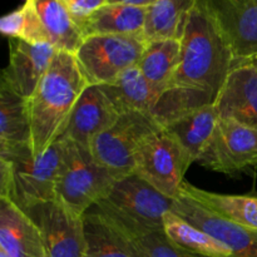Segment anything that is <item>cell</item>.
<instances>
[{"label":"cell","instance_id":"17","mask_svg":"<svg viewBox=\"0 0 257 257\" xmlns=\"http://www.w3.org/2000/svg\"><path fill=\"white\" fill-rule=\"evenodd\" d=\"M27 148H32L28 99L0 80V158L9 160Z\"/></svg>","mask_w":257,"mask_h":257},{"label":"cell","instance_id":"32","mask_svg":"<svg viewBox=\"0 0 257 257\" xmlns=\"http://www.w3.org/2000/svg\"><path fill=\"white\" fill-rule=\"evenodd\" d=\"M256 64H257V60H256Z\"/></svg>","mask_w":257,"mask_h":257},{"label":"cell","instance_id":"25","mask_svg":"<svg viewBox=\"0 0 257 257\" xmlns=\"http://www.w3.org/2000/svg\"><path fill=\"white\" fill-rule=\"evenodd\" d=\"M163 231L172 242L196 255L206 257H232L230 248L206 231L168 211L163 217Z\"/></svg>","mask_w":257,"mask_h":257},{"label":"cell","instance_id":"28","mask_svg":"<svg viewBox=\"0 0 257 257\" xmlns=\"http://www.w3.org/2000/svg\"><path fill=\"white\" fill-rule=\"evenodd\" d=\"M24 27L25 15L23 7L4 15L0 20V32L9 39H22Z\"/></svg>","mask_w":257,"mask_h":257},{"label":"cell","instance_id":"8","mask_svg":"<svg viewBox=\"0 0 257 257\" xmlns=\"http://www.w3.org/2000/svg\"><path fill=\"white\" fill-rule=\"evenodd\" d=\"M195 162L186 148L163 128L148 138L136 158L135 175L162 195L176 200L186 172Z\"/></svg>","mask_w":257,"mask_h":257},{"label":"cell","instance_id":"15","mask_svg":"<svg viewBox=\"0 0 257 257\" xmlns=\"http://www.w3.org/2000/svg\"><path fill=\"white\" fill-rule=\"evenodd\" d=\"M220 118L257 130V64H236L215 102Z\"/></svg>","mask_w":257,"mask_h":257},{"label":"cell","instance_id":"21","mask_svg":"<svg viewBox=\"0 0 257 257\" xmlns=\"http://www.w3.org/2000/svg\"><path fill=\"white\" fill-rule=\"evenodd\" d=\"M147 7L108 4L95 10L80 24L83 35H145Z\"/></svg>","mask_w":257,"mask_h":257},{"label":"cell","instance_id":"22","mask_svg":"<svg viewBox=\"0 0 257 257\" xmlns=\"http://www.w3.org/2000/svg\"><path fill=\"white\" fill-rule=\"evenodd\" d=\"M30 4L38 19L58 50L74 54L84 35L65 5L64 0H25Z\"/></svg>","mask_w":257,"mask_h":257},{"label":"cell","instance_id":"3","mask_svg":"<svg viewBox=\"0 0 257 257\" xmlns=\"http://www.w3.org/2000/svg\"><path fill=\"white\" fill-rule=\"evenodd\" d=\"M173 202L133 173L118 180L109 195L90 210L118 232H146L163 230V217Z\"/></svg>","mask_w":257,"mask_h":257},{"label":"cell","instance_id":"30","mask_svg":"<svg viewBox=\"0 0 257 257\" xmlns=\"http://www.w3.org/2000/svg\"><path fill=\"white\" fill-rule=\"evenodd\" d=\"M152 0H105L108 4H128L136 7H148Z\"/></svg>","mask_w":257,"mask_h":257},{"label":"cell","instance_id":"4","mask_svg":"<svg viewBox=\"0 0 257 257\" xmlns=\"http://www.w3.org/2000/svg\"><path fill=\"white\" fill-rule=\"evenodd\" d=\"M118 178L94 160L89 148L64 141L57 198L78 215L104 200Z\"/></svg>","mask_w":257,"mask_h":257},{"label":"cell","instance_id":"1","mask_svg":"<svg viewBox=\"0 0 257 257\" xmlns=\"http://www.w3.org/2000/svg\"><path fill=\"white\" fill-rule=\"evenodd\" d=\"M181 42L180 67L152 113L163 127L183 113L215 104L228 74L237 64L198 2L188 14Z\"/></svg>","mask_w":257,"mask_h":257},{"label":"cell","instance_id":"7","mask_svg":"<svg viewBox=\"0 0 257 257\" xmlns=\"http://www.w3.org/2000/svg\"><path fill=\"white\" fill-rule=\"evenodd\" d=\"M63 155L64 141L59 140L39 155H34L32 148H27L7 160L13 171L12 201L23 211L28 212L57 198Z\"/></svg>","mask_w":257,"mask_h":257},{"label":"cell","instance_id":"18","mask_svg":"<svg viewBox=\"0 0 257 257\" xmlns=\"http://www.w3.org/2000/svg\"><path fill=\"white\" fill-rule=\"evenodd\" d=\"M118 113L143 112L152 114L161 94L152 87L138 65L128 68L114 82L99 85Z\"/></svg>","mask_w":257,"mask_h":257},{"label":"cell","instance_id":"6","mask_svg":"<svg viewBox=\"0 0 257 257\" xmlns=\"http://www.w3.org/2000/svg\"><path fill=\"white\" fill-rule=\"evenodd\" d=\"M148 40L140 35H89L74 53L78 65L90 85L112 83L128 68L137 65Z\"/></svg>","mask_w":257,"mask_h":257},{"label":"cell","instance_id":"27","mask_svg":"<svg viewBox=\"0 0 257 257\" xmlns=\"http://www.w3.org/2000/svg\"><path fill=\"white\" fill-rule=\"evenodd\" d=\"M119 235L125 238L136 257H206L181 248L167 237L163 230Z\"/></svg>","mask_w":257,"mask_h":257},{"label":"cell","instance_id":"20","mask_svg":"<svg viewBox=\"0 0 257 257\" xmlns=\"http://www.w3.org/2000/svg\"><path fill=\"white\" fill-rule=\"evenodd\" d=\"M220 122V114L215 104H208L178 115L165 125V130L172 135L186 148L195 162L207 148Z\"/></svg>","mask_w":257,"mask_h":257},{"label":"cell","instance_id":"12","mask_svg":"<svg viewBox=\"0 0 257 257\" xmlns=\"http://www.w3.org/2000/svg\"><path fill=\"white\" fill-rule=\"evenodd\" d=\"M171 211L227 246L232 257H257V231L236 225L181 193Z\"/></svg>","mask_w":257,"mask_h":257},{"label":"cell","instance_id":"23","mask_svg":"<svg viewBox=\"0 0 257 257\" xmlns=\"http://www.w3.org/2000/svg\"><path fill=\"white\" fill-rule=\"evenodd\" d=\"M182 55L181 39L151 40L146 47L138 67L161 95L171 87Z\"/></svg>","mask_w":257,"mask_h":257},{"label":"cell","instance_id":"9","mask_svg":"<svg viewBox=\"0 0 257 257\" xmlns=\"http://www.w3.org/2000/svg\"><path fill=\"white\" fill-rule=\"evenodd\" d=\"M197 163L213 172L237 177L257 167V130L220 118L207 148Z\"/></svg>","mask_w":257,"mask_h":257},{"label":"cell","instance_id":"16","mask_svg":"<svg viewBox=\"0 0 257 257\" xmlns=\"http://www.w3.org/2000/svg\"><path fill=\"white\" fill-rule=\"evenodd\" d=\"M0 251L9 257H47L35 221L14 201L0 197Z\"/></svg>","mask_w":257,"mask_h":257},{"label":"cell","instance_id":"2","mask_svg":"<svg viewBox=\"0 0 257 257\" xmlns=\"http://www.w3.org/2000/svg\"><path fill=\"white\" fill-rule=\"evenodd\" d=\"M88 85L75 55L58 50L49 70L28 99L34 155L43 153L59 140Z\"/></svg>","mask_w":257,"mask_h":257},{"label":"cell","instance_id":"24","mask_svg":"<svg viewBox=\"0 0 257 257\" xmlns=\"http://www.w3.org/2000/svg\"><path fill=\"white\" fill-rule=\"evenodd\" d=\"M198 0H152L147 7L145 37L148 42L181 39L188 14Z\"/></svg>","mask_w":257,"mask_h":257},{"label":"cell","instance_id":"31","mask_svg":"<svg viewBox=\"0 0 257 257\" xmlns=\"http://www.w3.org/2000/svg\"><path fill=\"white\" fill-rule=\"evenodd\" d=\"M0 257H9V256H8L5 252H3V251H0Z\"/></svg>","mask_w":257,"mask_h":257},{"label":"cell","instance_id":"13","mask_svg":"<svg viewBox=\"0 0 257 257\" xmlns=\"http://www.w3.org/2000/svg\"><path fill=\"white\" fill-rule=\"evenodd\" d=\"M58 49L52 43H29L9 39V64L3 70L2 82L29 99L49 70Z\"/></svg>","mask_w":257,"mask_h":257},{"label":"cell","instance_id":"14","mask_svg":"<svg viewBox=\"0 0 257 257\" xmlns=\"http://www.w3.org/2000/svg\"><path fill=\"white\" fill-rule=\"evenodd\" d=\"M119 117L99 85H88L78 99L59 140L90 148L100 133L114 124ZM58 140V141H59Z\"/></svg>","mask_w":257,"mask_h":257},{"label":"cell","instance_id":"11","mask_svg":"<svg viewBox=\"0 0 257 257\" xmlns=\"http://www.w3.org/2000/svg\"><path fill=\"white\" fill-rule=\"evenodd\" d=\"M40 228L47 257H85L84 215H78L58 198L28 211Z\"/></svg>","mask_w":257,"mask_h":257},{"label":"cell","instance_id":"26","mask_svg":"<svg viewBox=\"0 0 257 257\" xmlns=\"http://www.w3.org/2000/svg\"><path fill=\"white\" fill-rule=\"evenodd\" d=\"M83 218L87 241L85 257H136L125 238L110 227L95 211L89 210Z\"/></svg>","mask_w":257,"mask_h":257},{"label":"cell","instance_id":"10","mask_svg":"<svg viewBox=\"0 0 257 257\" xmlns=\"http://www.w3.org/2000/svg\"><path fill=\"white\" fill-rule=\"evenodd\" d=\"M236 63L257 60V0H198Z\"/></svg>","mask_w":257,"mask_h":257},{"label":"cell","instance_id":"5","mask_svg":"<svg viewBox=\"0 0 257 257\" xmlns=\"http://www.w3.org/2000/svg\"><path fill=\"white\" fill-rule=\"evenodd\" d=\"M162 130L163 125L151 113H124L112 127L95 137L90 153L99 165L120 180L135 173L136 158L143 143Z\"/></svg>","mask_w":257,"mask_h":257},{"label":"cell","instance_id":"19","mask_svg":"<svg viewBox=\"0 0 257 257\" xmlns=\"http://www.w3.org/2000/svg\"><path fill=\"white\" fill-rule=\"evenodd\" d=\"M180 193L236 225L257 231V193L255 192L225 195L201 190L191 183L183 182Z\"/></svg>","mask_w":257,"mask_h":257},{"label":"cell","instance_id":"29","mask_svg":"<svg viewBox=\"0 0 257 257\" xmlns=\"http://www.w3.org/2000/svg\"><path fill=\"white\" fill-rule=\"evenodd\" d=\"M64 3L72 18L80 27L85 19L105 4V0H64Z\"/></svg>","mask_w":257,"mask_h":257}]
</instances>
